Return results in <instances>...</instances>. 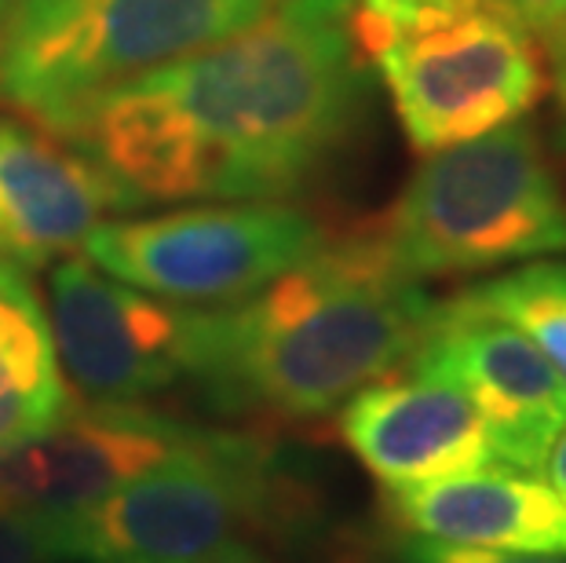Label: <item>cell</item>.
Here are the masks:
<instances>
[{
  "label": "cell",
  "instance_id": "1",
  "mask_svg": "<svg viewBox=\"0 0 566 563\" xmlns=\"http://www.w3.org/2000/svg\"><path fill=\"white\" fill-rule=\"evenodd\" d=\"M358 0H274L242 33L128 81L66 143L128 209L282 201L355 136L369 103Z\"/></svg>",
  "mask_w": 566,
  "mask_h": 563
},
{
  "label": "cell",
  "instance_id": "2",
  "mask_svg": "<svg viewBox=\"0 0 566 563\" xmlns=\"http://www.w3.org/2000/svg\"><path fill=\"white\" fill-rule=\"evenodd\" d=\"M436 307L377 234L325 242L245 301L195 307L187 380L223 414L318 421L406 366Z\"/></svg>",
  "mask_w": 566,
  "mask_h": 563
},
{
  "label": "cell",
  "instance_id": "3",
  "mask_svg": "<svg viewBox=\"0 0 566 563\" xmlns=\"http://www.w3.org/2000/svg\"><path fill=\"white\" fill-rule=\"evenodd\" d=\"M274 0H11L0 19V103L70 136L128 81L242 33Z\"/></svg>",
  "mask_w": 566,
  "mask_h": 563
},
{
  "label": "cell",
  "instance_id": "4",
  "mask_svg": "<svg viewBox=\"0 0 566 563\" xmlns=\"http://www.w3.org/2000/svg\"><path fill=\"white\" fill-rule=\"evenodd\" d=\"M318 501L256 436L212 432L77 517V563H209L315 534Z\"/></svg>",
  "mask_w": 566,
  "mask_h": 563
},
{
  "label": "cell",
  "instance_id": "5",
  "mask_svg": "<svg viewBox=\"0 0 566 563\" xmlns=\"http://www.w3.org/2000/svg\"><path fill=\"white\" fill-rule=\"evenodd\" d=\"M373 234L417 282L566 257V190L534 125L512 122L428 154Z\"/></svg>",
  "mask_w": 566,
  "mask_h": 563
},
{
  "label": "cell",
  "instance_id": "6",
  "mask_svg": "<svg viewBox=\"0 0 566 563\" xmlns=\"http://www.w3.org/2000/svg\"><path fill=\"white\" fill-rule=\"evenodd\" d=\"M355 27L420 154L520 122L548 85L545 55L509 8H472L409 27L358 8Z\"/></svg>",
  "mask_w": 566,
  "mask_h": 563
},
{
  "label": "cell",
  "instance_id": "7",
  "mask_svg": "<svg viewBox=\"0 0 566 563\" xmlns=\"http://www.w3.org/2000/svg\"><path fill=\"white\" fill-rule=\"evenodd\" d=\"M329 242L311 212L282 201L198 206L143 220H103L84 238L99 271L184 307H223L260 293Z\"/></svg>",
  "mask_w": 566,
  "mask_h": 563
},
{
  "label": "cell",
  "instance_id": "8",
  "mask_svg": "<svg viewBox=\"0 0 566 563\" xmlns=\"http://www.w3.org/2000/svg\"><path fill=\"white\" fill-rule=\"evenodd\" d=\"M48 293L59 366L88 403H143L187 380L195 307L117 282L84 257L59 260Z\"/></svg>",
  "mask_w": 566,
  "mask_h": 563
},
{
  "label": "cell",
  "instance_id": "9",
  "mask_svg": "<svg viewBox=\"0 0 566 563\" xmlns=\"http://www.w3.org/2000/svg\"><path fill=\"white\" fill-rule=\"evenodd\" d=\"M406 366L453 380L479 406L497 461L530 476L545 472L566 428V377L523 330L457 293L436 307Z\"/></svg>",
  "mask_w": 566,
  "mask_h": 563
},
{
  "label": "cell",
  "instance_id": "10",
  "mask_svg": "<svg viewBox=\"0 0 566 563\" xmlns=\"http://www.w3.org/2000/svg\"><path fill=\"white\" fill-rule=\"evenodd\" d=\"M209 436L212 428L143 410L139 403H92L66 410L48 432L0 458V498L59 517H84L114 490Z\"/></svg>",
  "mask_w": 566,
  "mask_h": 563
},
{
  "label": "cell",
  "instance_id": "11",
  "mask_svg": "<svg viewBox=\"0 0 566 563\" xmlns=\"http://www.w3.org/2000/svg\"><path fill=\"white\" fill-rule=\"evenodd\" d=\"M340 436L384 490L486 469L497 461L479 406L453 380L409 369L373 380L340 406Z\"/></svg>",
  "mask_w": 566,
  "mask_h": 563
},
{
  "label": "cell",
  "instance_id": "12",
  "mask_svg": "<svg viewBox=\"0 0 566 563\" xmlns=\"http://www.w3.org/2000/svg\"><path fill=\"white\" fill-rule=\"evenodd\" d=\"M111 209L128 212V201L74 143L0 117V260L44 268L70 257Z\"/></svg>",
  "mask_w": 566,
  "mask_h": 563
},
{
  "label": "cell",
  "instance_id": "13",
  "mask_svg": "<svg viewBox=\"0 0 566 563\" xmlns=\"http://www.w3.org/2000/svg\"><path fill=\"white\" fill-rule=\"evenodd\" d=\"M388 509L417 538L566 556V505L541 476L520 469H475L388 490Z\"/></svg>",
  "mask_w": 566,
  "mask_h": 563
},
{
  "label": "cell",
  "instance_id": "14",
  "mask_svg": "<svg viewBox=\"0 0 566 563\" xmlns=\"http://www.w3.org/2000/svg\"><path fill=\"white\" fill-rule=\"evenodd\" d=\"M70 410L52 322L19 268L0 260V458Z\"/></svg>",
  "mask_w": 566,
  "mask_h": 563
},
{
  "label": "cell",
  "instance_id": "15",
  "mask_svg": "<svg viewBox=\"0 0 566 563\" xmlns=\"http://www.w3.org/2000/svg\"><path fill=\"white\" fill-rule=\"evenodd\" d=\"M468 304L490 311L534 341L566 377V271L563 260H537L461 293Z\"/></svg>",
  "mask_w": 566,
  "mask_h": 563
},
{
  "label": "cell",
  "instance_id": "16",
  "mask_svg": "<svg viewBox=\"0 0 566 563\" xmlns=\"http://www.w3.org/2000/svg\"><path fill=\"white\" fill-rule=\"evenodd\" d=\"M0 563H77V517L0 498Z\"/></svg>",
  "mask_w": 566,
  "mask_h": 563
},
{
  "label": "cell",
  "instance_id": "17",
  "mask_svg": "<svg viewBox=\"0 0 566 563\" xmlns=\"http://www.w3.org/2000/svg\"><path fill=\"white\" fill-rule=\"evenodd\" d=\"M395 563H566V556L545 553H504V549H479L439 542V538H409L395 549Z\"/></svg>",
  "mask_w": 566,
  "mask_h": 563
},
{
  "label": "cell",
  "instance_id": "18",
  "mask_svg": "<svg viewBox=\"0 0 566 563\" xmlns=\"http://www.w3.org/2000/svg\"><path fill=\"white\" fill-rule=\"evenodd\" d=\"M358 8L384 22H395V27H409V22L420 19L457 15V11H472V8H509V4L504 0H358Z\"/></svg>",
  "mask_w": 566,
  "mask_h": 563
},
{
  "label": "cell",
  "instance_id": "19",
  "mask_svg": "<svg viewBox=\"0 0 566 563\" xmlns=\"http://www.w3.org/2000/svg\"><path fill=\"white\" fill-rule=\"evenodd\" d=\"M545 70L552 85V103H556V150L566 161V22L545 33Z\"/></svg>",
  "mask_w": 566,
  "mask_h": 563
},
{
  "label": "cell",
  "instance_id": "20",
  "mask_svg": "<svg viewBox=\"0 0 566 563\" xmlns=\"http://www.w3.org/2000/svg\"><path fill=\"white\" fill-rule=\"evenodd\" d=\"M504 4L530 33H541V38L566 22V0H504Z\"/></svg>",
  "mask_w": 566,
  "mask_h": 563
},
{
  "label": "cell",
  "instance_id": "21",
  "mask_svg": "<svg viewBox=\"0 0 566 563\" xmlns=\"http://www.w3.org/2000/svg\"><path fill=\"white\" fill-rule=\"evenodd\" d=\"M545 472H548V487L556 490V498L566 505V428L559 432L556 447H552V453H548Z\"/></svg>",
  "mask_w": 566,
  "mask_h": 563
},
{
  "label": "cell",
  "instance_id": "22",
  "mask_svg": "<svg viewBox=\"0 0 566 563\" xmlns=\"http://www.w3.org/2000/svg\"><path fill=\"white\" fill-rule=\"evenodd\" d=\"M209 563H274V560H268V556H223V560H209Z\"/></svg>",
  "mask_w": 566,
  "mask_h": 563
},
{
  "label": "cell",
  "instance_id": "23",
  "mask_svg": "<svg viewBox=\"0 0 566 563\" xmlns=\"http://www.w3.org/2000/svg\"><path fill=\"white\" fill-rule=\"evenodd\" d=\"M11 8V0H0V19H4V11Z\"/></svg>",
  "mask_w": 566,
  "mask_h": 563
},
{
  "label": "cell",
  "instance_id": "24",
  "mask_svg": "<svg viewBox=\"0 0 566 563\" xmlns=\"http://www.w3.org/2000/svg\"><path fill=\"white\" fill-rule=\"evenodd\" d=\"M563 271H566V260H563Z\"/></svg>",
  "mask_w": 566,
  "mask_h": 563
}]
</instances>
